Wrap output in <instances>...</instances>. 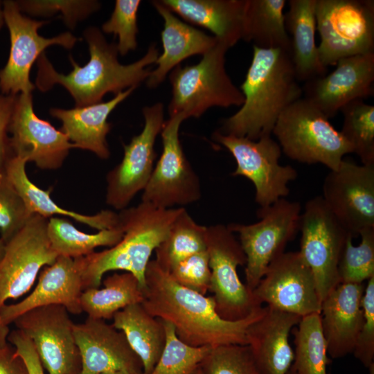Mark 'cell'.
Returning <instances> with one entry per match:
<instances>
[{
    "instance_id": "83f0119b",
    "label": "cell",
    "mask_w": 374,
    "mask_h": 374,
    "mask_svg": "<svg viewBox=\"0 0 374 374\" xmlns=\"http://www.w3.org/2000/svg\"><path fill=\"white\" fill-rule=\"evenodd\" d=\"M317 0H289L285 25L290 39V54L299 82L304 83L327 74L320 60L315 33Z\"/></svg>"
},
{
    "instance_id": "603a6c76",
    "label": "cell",
    "mask_w": 374,
    "mask_h": 374,
    "mask_svg": "<svg viewBox=\"0 0 374 374\" xmlns=\"http://www.w3.org/2000/svg\"><path fill=\"white\" fill-rule=\"evenodd\" d=\"M362 283H341L321 301V324L328 354L333 359L353 353L363 322Z\"/></svg>"
},
{
    "instance_id": "836d02e7",
    "label": "cell",
    "mask_w": 374,
    "mask_h": 374,
    "mask_svg": "<svg viewBox=\"0 0 374 374\" xmlns=\"http://www.w3.org/2000/svg\"><path fill=\"white\" fill-rule=\"evenodd\" d=\"M206 228L197 224L184 208L166 239L155 249L154 260L162 269L169 272L184 258L206 251Z\"/></svg>"
},
{
    "instance_id": "e575fe53",
    "label": "cell",
    "mask_w": 374,
    "mask_h": 374,
    "mask_svg": "<svg viewBox=\"0 0 374 374\" xmlns=\"http://www.w3.org/2000/svg\"><path fill=\"white\" fill-rule=\"evenodd\" d=\"M294 328L295 351L291 368L295 374H327L330 362L323 336L320 314L301 317Z\"/></svg>"
},
{
    "instance_id": "f6af8a7d",
    "label": "cell",
    "mask_w": 374,
    "mask_h": 374,
    "mask_svg": "<svg viewBox=\"0 0 374 374\" xmlns=\"http://www.w3.org/2000/svg\"><path fill=\"white\" fill-rule=\"evenodd\" d=\"M8 342L14 346L16 354L24 361L28 374H45L31 340L24 332L17 328L10 331Z\"/></svg>"
},
{
    "instance_id": "d590c367",
    "label": "cell",
    "mask_w": 374,
    "mask_h": 374,
    "mask_svg": "<svg viewBox=\"0 0 374 374\" xmlns=\"http://www.w3.org/2000/svg\"><path fill=\"white\" fill-rule=\"evenodd\" d=\"M343 115L341 133L353 147L362 163L374 165V106L364 100H353L340 110Z\"/></svg>"
},
{
    "instance_id": "8992f818",
    "label": "cell",
    "mask_w": 374,
    "mask_h": 374,
    "mask_svg": "<svg viewBox=\"0 0 374 374\" xmlns=\"http://www.w3.org/2000/svg\"><path fill=\"white\" fill-rule=\"evenodd\" d=\"M272 134L282 152L292 160L321 163L330 170H336L346 154L353 153L350 143L329 118L303 98L285 109Z\"/></svg>"
},
{
    "instance_id": "4dcf8cb0",
    "label": "cell",
    "mask_w": 374,
    "mask_h": 374,
    "mask_svg": "<svg viewBox=\"0 0 374 374\" xmlns=\"http://www.w3.org/2000/svg\"><path fill=\"white\" fill-rule=\"evenodd\" d=\"M285 0H245L242 39L262 48L290 52L285 25Z\"/></svg>"
},
{
    "instance_id": "ba28073f",
    "label": "cell",
    "mask_w": 374,
    "mask_h": 374,
    "mask_svg": "<svg viewBox=\"0 0 374 374\" xmlns=\"http://www.w3.org/2000/svg\"><path fill=\"white\" fill-rule=\"evenodd\" d=\"M301 206L298 202L281 198L272 204L260 207L259 220L250 224L231 223L226 225L239 235L245 253L246 286L251 291L256 287L270 263L284 253L300 228Z\"/></svg>"
},
{
    "instance_id": "7bdbcfd3",
    "label": "cell",
    "mask_w": 374,
    "mask_h": 374,
    "mask_svg": "<svg viewBox=\"0 0 374 374\" xmlns=\"http://www.w3.org/2000/svg\"><path fill=\"white\" fill-rule=\"evenodd\" d=\"M184 287L205 295L211 285V269L206 251L193 254L179 262L168 272Z\"/></svg>"
},
{
    "instance_id": "6da1fadb",
    "label": "cell",
    "mask_w": 374,
    "mask_h": 374,
    "mask_svg": "<svg viewBox=\"0 0 374 374\" xmlns=\"http://www.w3.org/2000/svg\"><path fill=\"white\" fill-rule=\"evenodd\" d=\"M143 293L145 309L171 323L180 340L195 347L247 345V330L265 310L261 307L244 319L225 320L217 314L213 296L179 285L154 260L148 265Z\"/></svg>"
},
{
    "instance_id": "cb8c5ba5",
    "label": "cell",
    "mask_w": 374,
    "mask_h": 374,
    "mask_svg": "<svg viewBox=\"0 0 374 374\" xmlns=\"http://www.w3.org/2000/svg\"><path fill=\"white\" fill-rule=\"evenodd\" d=\"M301 319L267 305L262 316L249 327L247 345L261 374L289 371L294 359L289 336Z\"/></svg>"
},
{
    "instance_id": "bcb514c9",
    "label": "cell",
    "mask_w": 374,
    "mask_h": 374,
    "mask_svg": "<svg viewBox=\"0 0 374 374\" xmlns=\"http://www.w3.org/2000/svg\"><path fill=\"white\" fill-rule=\"evenodd\" d=\"M17 95L3 94L0 91V165L12 157L8 127Z\"/></svg>"
},
{
    "instance_id": "f1b7e54d",
    "label": "cell",
    "mask_w": 374,
    "mask_h": 374,
    "mask_svg": "<svg viewBox=\"0 0 374 374\" xmlns=\"http://www.w3.org/2000/svg\"><path fill=\"white\" fill-rule=\"evenodd\" d=\"M26 161L13 156L4 165L6 174L31 214L45 218L58 215L72 218L78 222L101 231L119 224L118 215L110 210H103L94 215H84L59 206L44 190L34 184L26 170Z\"/></svg>"
},
{
    "instance_id": "52a82bcc",
    "label": "cell",
    "mask_w": 374,
    "mask_h": 374,
    "mask_svg": "<svg viewBox=\"0 0 374 374\" xmlns=\"http://www.w3.org/2000/svg\"><path fill=\"white\" fill-rule=\"evenodd\" d=\"M315 16L319 58L326 67L374 53V1L317 0Z\"/></svg>"
},
{
    "instance_id": "f546056e",
    "label": "cell",
    "mask_w": 374,
    "mask_h": 374,
    "mask_svg": "<svg viewBox=\"0 0 374 374\" xmlns=\"http://www.w3.org/2000/svg\"><path fill=\"white\" fill-rule=\"evenodd\" d=\"M112 319V326L124 333L139 357L143 374H150L166 344L163 321L151 315L142 303H134L121 310Z\"/></svg>"
},
{
    "instance_id": "f5cc1de1",
    "label": "cell",
    "mask_w": 374,
    "mask_h": 374,
    "mask_svg": "<svg viewBox=\"0 0 374 374\" xmlns=\"http://www.w3.org/2000/svg\"><path fill=\"white\" fill-rule=\"evenodd\" d=\"M287 374H295L294 371L290 368L289 371L287 373Z\"/></svg>"
},
{
    "instance_id": "d6986e66",
    "label": "cell",
    "mask_w": 374,
    "mask_h": 374,
    "mask_svg": "<svg viewBox=\"0 0 374 374\" xmlns=\"http://www.w3.org/2000/svg\"><path fill=\"white\" fill-rule=\"evenodd\" d=\"M8 134L13 155L42 170L60 168L75 148L62 131L36 115L32 93L17 95Z\"/></svg>"
},
{
    "instance_id": "ee69618b",
    "label": "cell",
    "mask_w": 374,
    "mask_h": 374,
    "mask_svg": "<svg viewBox=\"0 0 374 374\" xmlns=\"http://www.w3.org/2000/svg\"><path fill=\"white\" fill-rule=\"evenodd\" d=\"M363 322L353 353L366 368L374 365V275L368 280L362 299Z\"/></svg>"
},
{
    "instance_id": "8d00e7d4",
    "label": "cell",
    "mask_w": 374,
    "mask_h": 374,
    "mask_svg": "<svg viewBox=\"0 0 374 374\" xmlns=\"http://www.w3.org/2000/svg\"><path fill=\"white\" fill-rule=\"evenodd\" d=\"M163 323L166 344L150 374H194L211 348L185 344L178 338L171 323L167 321Z\"/></svg>"
},
{
    "instance_id": "484cf974",
    "label": "cell",
    "mask_w": 374,
    "mask_h": 374,
    "mask_svg": "<svg viewBox=\"0 0 374 374\" xmlns=\"http://www.w3.org/2000/svg\"><path fill=\"white\" fill-rule=\"evenodd\" d=\"M136 88L132 87L121 91L107 102L69 109L51 108L50 114L62 122L60 130L75 148L90 151L101 159H107L110 151L106 137L111 129L108 116Z\"/></svg>"
},
{
    "instance_id": "b9f144b4",
    "label": "cell",
    "mask_w": 374,
    "mask_h": 374,
    "mask_svg": "<svg viewBox=\"0 0 374 374\" xmlns=\"http://www.w3.org/2000/svg\"><path fill=\"white\" fill-rule=\"evenodd\" d=\"M32 215L0 165V237L6 243Z\"/></svg>"
},
{
    "instance_id": "60d3db41",
    "label": "cell",
    "mask_w": 374,
    "mask_h": 374,
    "mask_svg": "<svg viewBox=\"0 0 374 374\" xmlns=\"http://www.w3.org/2000/svg\"><path fill=\"white\" fill-rule=\"evenodd\" d=\"M139 0H116L109 19L102 25V32L118 37V54L127 55L137 47V19Z\"/></svg>"
},
{
    "instance_id": "db71d44e",
    "label": "cell",
    "mask_w": 374,
    "mask_h": 374,
    "mask_svg": "<svg viewBox=\"0 0 374 374\" xmlns=\"http://www.w3.org/2000/svg\"><path fill=\"white\" fill-rule=\"evenodd\" d=\"M194 374H202V372H201L200 369H199V368H198V369H197V371H196L195 372V373H194Z\"/></svg>"
},
{
    "instance_id": "c3c4849f",
    "label": "cell",
    "mask_w": 374,
    "mask_h": 374,
    "mask_svg": "<svg viewBox=\"0 0 374 374\" xmlns=\"http://www.w3.org/2000/svg\"><path fill=\"white\" fill-rule=\"evenodd\" d=\"M9 326L6 325L0 318V347L6 346L10 333Z\"/></svg>"
},
{
    "instance_id": "74e56055",
    "label": "cell",
    "mask_w": 374,
    "mask_h": 374,
    "mask_svg": "<svg viewBox=\"0 0 374 374\" xmlns=\"http://www.w3.org/2000/svg\"><path fill=\"white\" fill-rule=\"evenodd\" d=\"M355 246L348 235L338 266L341 283L361 284L374 275V227L363 230Z\"/></svg>"
},
{
    "instance_id": "681fc988",
    "label": "cell",
    "mask_w": 374,
    "mask_h": 374,
    "mask_svg": "<svg viewBox=\"0 0 374 374\" xmlns=\"http://www.w3.org/2000/svg\"><path fill=\"white\" fill-rule=\"evenodd\" d=\"M101 374H143V373L134 372L128 370H119Z\"/></svg>"
},
{
    "instance_id": "f35d334b",
    "label": "cell",
    "mask_w": 374,
    "mask_h": 374,
    "mask_svg": "<svg viewBox=\"0 0 374 374\" xmlns=\"http://www.w3.org/2000/svg\"><path fill=\"white\" fill-rule=\"evenodd\" d=\"M202 374H261L248 345L211 348L199 365Z\"/></svg>"
},
{
    "instance_id": "8fae6325",
    "label": "cell",
    "mask_w": 374,
    "mask_h": 374,
    "mask_svg": "<svg viewBox=\"0 0 374 374\" xmlns=\"http://www.w3.org/2000/svg\"><path fill=\"white\" fill-rule=\"evenodd\" d=\"M213 139L234 157L237 166L232 175L244 177L253 183L255 201L260 207L269 206L289 195L288 184L296 179L298 173L291 166L280 165L282 150L271 135L253 141L216 130Z\"/></svg>"
},
{
    "instance_id": "d6a6232c",
    "label": "cell",
    "mask_w": 374,
    "mask_h": 374,
    "mask_svg": "<svg viewBox=\"0 0 374 374\" xmlns=\"http://www.w3.org/2000/svg\"><path fill=\"white\" fill-rule=\"evenodd\" d=\"M120 224L114 228L89 234L78 230L65 218L50 217L47 234L53 250L58 256L77 258L87 256L98 247H113L123 236Z\"/></svg>"
},
{
    "instance_id": "9a60e30c",
    "label": "cell",
    "mask_w": 374,
    "mask_h": 374,
    "mask_svg": "<svg viewBox=\"0 0 374 374\" xmlns=\"http://www.w3.org/2000/svg\"><path fill=\"white\" fill-rule=\"evenodd\" d=\"M13 323L31 340L48 374H79L81 359L73 333L75 323L65 307L36 308Z\"/></svg>"
},
{
    "instance_id": "7a4b0ae2",
    "label": "cell",
    "mask_w": 374,
    "mask_h": 374,
    "mask_svg": "<svg viewBox=\"0 0 374 374\" xmlns=\"http://www.w3.org/2000/svg\"><path fill=\"white\" fill-rule=\"evenodd\" d=\"M89 60L80 66L69 55L73 70L68 74L58 73L44 52L38 57L35 87L42 92L58 84L73 98L75 107H85L102 102L107 93L115 95L130 87H137L148 78L159 55L157 44H151L145 54L136 62L122 64L118 60L116 43H109L103 32L95 26L84 30Z\"/></svg>"
},
{
    "instance_id": "277c9868",
    "label": "cell",
    "mask_w": 374,
    "mask_h": 374,
    "mask_svg": "<svg viewBox=\"0 0 374 374\" xmlns=\"http://www.w3.org/2000/svg\"><path fill=\"white\" fill-rule=\"evenodd\" d=\"M184 208H160L141 202L121 210L118 215L124 231L122 239L109 249L74 258L84 290L100 287L107 272L123 270L132 274L144 290L150 256Z\"/></svg>"
},
{
    "instance_id": "5b68a950",
    "label": "cell",
    "mask_w": 374,
    "mask_h": 374,
    "mask_svg": "<svg viewBox=\"0 0 374 374\" xmlns=\"http://www.w3.org/2000/svg\"><path fill=\"white\" fill-rule=\"evenodd\" d=\"M229 47L217 42L193 65L177 66L169 73L172 97L169 116L182 115L184 119L199 118L213 107H240L244 96L232 82L225 68Z\"/></svg>"
},
{
    "instance_id": "7402d4cb",
    "label": "cell",
    "mask_w": 374,
    "mask_h": 374,
    "mask_svg": "<svg viewBox=\"0 0 374 374\" xmlns=\"http://www.w3.org/2000/svg\"><path fill=\"white\" fill-rule=\"evenodd\" d=\"M82 278L74 258L59 256L39 274L35 289L24 299L0 307V318L7 326L24 313L36 308L61 305L69 312H82L80 299L83 292Z\"/></svg>"
},
{
    "instance_id": "ffe728a7",
    "label": "cell",
    "mask_w": 374,
    "mask_h": 374,
    "mask_svg": "<svg viewBox=\"0 0 374 374\" xmlns=\"http://www.w3.org/2000/svg\"><path fill=\"white\" fill-rule=\"evenodd\" d=\"M328 74L304 83L305 100L328 118L346 104L373 96L374 53L339 60Z\"/></svg>"
},
{
    "instance_id": "7dc6e473",
    "label": "cell",
    "mask_w": 374,
    "mask_h": 374,
    "mask_svg": "<svg viewBox=\"0 0 374 374\" xmlns=\"http://www.w3.org/2000/svg\"><path fill=\"white\" fill-rule=\"evenodd\" d=\"M0 374H28L24 361L8 343L0 347Z\"/></svg>"
},
{
    "instance_id": "5bb4252c",
    "label": "cell",
    "mask_w": 374,
    "mask_h": 374,
    "mask_svg": "<svg viewBox=\"0 0 374 374\" xmlns=\"http://www.w3.org/2000/svg\"><path fill=\"white\" fill-rule=\"evenodd\" d=\"M48 219L33 214L6 243L0 261V307L30 291L40 270L59 256L47 234Z\"/></svg>"
},
{
    "instance_id": "e0dca14e",
    "label": "cell",
    "mask_w": 374,
    "mask_h": 374,
    "mask_svg": "<svg viewBox=\"0 0 374 374\" xmlns=\"http://www.w3.org/2000/svg\"><path fill=\"white\" fill-rule=\"evenodd\" d=\"M321 197L353 238L374 227V165L343 159L326 176Z\"/></svg>"
},
{
    "instance_id": "44dd1931",
    "label": "cell",
    "mask_w": 374,
    "mask_h": 374,
    "mask_svg": "<svg viewBox=\"0 0 374 374\" xmlns=\"http://www.w3.org/2000/svg\"><path fill=\"white\" fill-rule=\"evenodd\" d=\"M81 369L79 374H101L119 370L143 373L139 357L124 333L103 319H87L74 324Z\"/></svg>"
},
{
    "instance_id": "9c48e42d",
    "label": "cell",
    "mask_w": 374,
    "mask_h": 374,
    "mask_svg": "<svg viewBox=\"0 0 374 374\" xmlns=\"http://www.w3.org/2000/svg\"><path fill=\"white\" fill-rule=\"evenodd\" d=\"M206 251L211 269V285L217 314L227 321L247 317L262 307L252 292L240 280L237 269L245 265L247 258L227 226L215 224L206 228Z\"/></svg>"
},
{
    "instance_id": "ac0fdd59",
    "label": "cell",
    "mask_w": 374,
    "mask_h": 374,
    "mask_svg": "<svg viewBox=\"0 0 374 374\" xmlns=\"http://www.w3.org/2000/svg\"><path fill=\"white\" fill-rule=\"evenodd\" d=\"M252 293L261 305L301 317L321 312L313 274L299 251L274 259Z\"/></svg>"
},
{
    "instance_id": "7c38bea8",
    "label": "cell",
    "mask_w": 374,
    "mask_h": 374,
    "mask_svg": "<svg viewBox=\"0 0 374 374\" xmlns=\"http://www.w3.org/2000/svg\"><path fill=\"white\" fill-rule=\"evenodd\" d=\"M5 24L10 39V49L5 66L0 70V91L3 94L32 93L36 88L30 80V71L34 62L52 45L72 48L81 39L70 32L46 38L38 29L48 21L30 19L19 10L17 1H3Z\"/></svg>"
},
{
    "instance_id": "816d5d0a",
    "label": "cell",
    "mask_w": 374,
    "mask_h": 374,
    "mask_svg": "<svg viewBox=\"0 0 374 374\" xmlns=\"http://www.w3.org/2000/svg\"><path fill=\"white\" fill-rule=\"evenodd\" d=\"M6 249V242L0 237V261L2 259Z\"/></svg>"
},
{
    "instance_id": "4316f807",
    "label": "cell",
    "mask_w": 374,
    "mask_h": 374,
    "mask_svg": "<svg viewBox=\"0 0 374 374\" xmlns=\"http://www.w3.org/2000/svg\"><path fill=\"white\" fill-rule=\"evenodd\" d=\"M185 21L211 31L229 48L242 36L245 0H160Z\"/></svg>"
},
{
    "instance_id": "3957f363",
    "label": "cell",
    "mask_w": 374,
    "mask_h": 374,
    "mask_svg": "<svg viewBox=\"0 0 374 374\" xmlns=\"http://www.w3.org/2000/svg\"><path fill=\"white\" fill-rule=\"evenodd\" d=\"M290 52L253 46V56L240 89V108L217 130L226 135L256 141L271 136L280 114L302 98Z\"/></svg>"
},
{
    "instance_id": "4fadbf2b",
    "label": "cell",
    "mask_w": 374,
    "mask_h": 374,
    "mask_svg": "<svg viewBox=\"0 0 374 374\" xmlns=\"http://www.w3.org/2000/svg\"><path fill=\"white\" fill-rule=\"evenodd\" d=\"M182 115L165 121L161 136L163 150L143 190L141 202L160 208L193 204L201 197L199 177L186 158L179 132Z\"/></svg>"
},
{
    "instance_id": "ab89813d",
    "label": "cell",
    "mask_w": 374,
    "mask_h": 374,
    "mask_svg": "<svg viewBox=\"0 0 374 374\" xmlns=\"http://www.w3.org/2000/svg\"><path fill=\"white\" fill-rule=\"evenodd\" d=\"M17 3L21 12L33 16L50 17L60 12L59 17L70 29L100 8V3L93 0H22Z\"/></svg>"
},
{
    "instance_id": "1f68e13d",
    "label": "cell",
    "mask_w": 374,
    "mask_h": 374,
    "mask_svg": "<svg viewBox=\"0 0 374 374\" xmlns=\"http://www.w3.org/2000/svg\"><path fill=\"white\" fill-rule=\"evenodd\" d=\"M103 287L83 290L80 302L88 317L110 319L121 310L144 299L143 290L131 273H114L102 280Z\"/></svg>"
},
{
    "instance_id": "30bf717a",
    "label": "cell",
    "mask_w": 374,
    "mask_h": 374,
    "mask_svg": "<svg viewBox=\"0 0 374 374\" xmlns=\"http://www.w3.org/2000/svg\"><path fill=\"white\" fill-rule=\"evenodd\" d=\"M301 257L311 269L322 301L340 283L338 266L349 233L321 196L310 199L301 212Z\"/></svg>"
},
{
    "instance_id": "f907efd6",
    "label": "cell",
    "mask_w": 374,
    "mask_h": 374,
    "mask_svg": "<svg viewBox=\"0 0 374 374\" xmlns=\"http://www.w3.org/2000/svg\"><path fill=\"white\" fill-rule=\"evenodd\" d=\"M4 24L5 20L3 15V1H0V30L2 28Z\"/></svg>"
},
{
    "instance_id": "2e32d148",
    "label": "cell",
    "mask_w": 374,
    "mask_h": 374,
    "mask_svg": "<svg viewBox=\"0 0 374 374\" xmlns=\"http://www.w3.org/2000/svg\"><path fill=\"white\" fill-rule=\"evenodd\" d=\"M144 126L140 134L123 145V157L107 175L106 203L117 209L126 208L134 196L145 188L154 169V144L164 120L161 103L142 109Z\"/></svg>"
},
{
    "instance_id": "d4e9b609",
    "label": "cell",
    "mask_w": 374,
    "mask_h": 374,
    "mask_svg": "<svg viewBox=\"0 0 374 374\" xmlns=\"http://www.w3.org/2000/svg\"><path fill=\"white\" fill-rule=\"evenodd\" d=\"M152 4L163 20L161 33L163 51L155 62L157 65L145 80L148 88L159 86L170 72L184 60L195 55L202 56L217 43L214 36L208 35L181 20L160 0Z\"/></svg>"
}]
</instances>
